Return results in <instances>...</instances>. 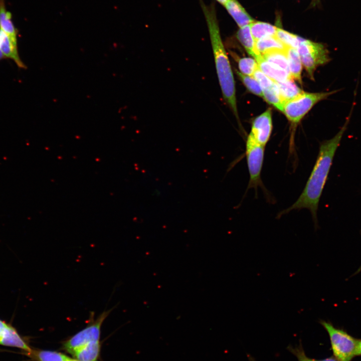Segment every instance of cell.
Segmentation results:
<instances>
[{
    "label": "cell",
    "instance_id": "7c38bea8",
    "mask_svg": "<svg viewBox=\"0 0 361 361\" xmlns=\"http://www.w3.org/2000/svg\"><path fill=\"white\" fill-rule=\"evenodd\" d=\"M224 7L240 28L249 25L254 21L237 0H230Z\"/></svg>",
    "mask_w": 361,
    "mask_h": 361
},
{
    "label": "cell",
    "instance_id": "9c48e42d",
    "mask_svg": "<svg viewBox=\"0 0 361 361\" xmlns=\"http://www.w3.org/2000/svg\"><path fill=\"white\" fill-rule=\"evenodd\" d=\"M0 29L17 46L18 31L13 23L11 13L7 9L5 0H0Z\"/></svg>",
    "mask_w": 361,
    "mask_h": 361
},
{
    "label": "cell",
    "instance_id": "52a82bcc",
    "mask_svg": "<svg viewBox=\"0 0 361 361\" xmlns=\"http://www.w3.org/2000/svg\"><path fill=\"white\" fill-rule=\"evenodd\" d=\"M111 310V309L103 311L96 319L94 313L91 312L87 326L66 341L63 344L64 348L72 354L77 349L91 341L100 340L102 324Z\"/></svg>",
    "mask_w": 361,
    "mask_h": 361
},
{
    "label": "cell",
    "instance_id": "d4e9b609",
    "mask_svg": "<svg viewBox=\"0 0 361 361\" xmlns=\"http://www.w3.org/2000/svg\"><path fill=\"white\" fill-rule=\"evenodd\" d=\"M237 60L238 67L241 73L243 74L252 76L255 70L258 67V64L256 60L251 58H238L233 55Z\"/></svg>",
    "mask_w": 361,
    "mask_h": 361
},
{
    "label": "cell",
    "instance_id": "603a6c76",
    "mask_svg": "<svg viewBox=\"0 0 361 361\" xmlns=\"http://www.w3.org/2000/svg\"><path fill=\"white\" fill-rule=\"evenodd\" d=\"M236 73L250 92L259 96L263 97V89L253 77L243 74L236 70Z\"/></svg>",
    "mask_w": 361,
    "mask_h": 361
},
{
    "label": "cell",
    "instance_id": "4dcf8cb0",
    "mask_svg": "<svg viewBox=\"0 0 361 361\" xmlns=\"http://www.w3.org/2000/svg\"><path fill=\"white\" fill-rule=\"evenodd\" d=\"M69 361H79V360H77V359H72V358H71Z\"/></svg>",
    "mask_w": 361,
    "mask_h": 361
},
{
    "label": "cell",
    "instance_id": "4fadbf2b",
    "mask_svg": "<svg viewBox=\"0 0 361 361\" xmlns=\"http://www.w3.org/2000/svg\"><path fill=\"white\" fill-rule=\"evenodd\" d=\"M0 49L6 58L12 59L20 68L26 69L25 64L21 60L15 45L9 37L0 29Z\"/></svg>",
    "mask_w": 361,
    "mask_h": 361
},
{
    "label": "cell",
    "instance_id": "30bf717a",
    "mask_svg": "<svg viewBox=\"0 0 361 361\" xmlns=\"http://www.w3.org/2000/svg\"><path fill=\"white\" fill-rule=\"evenodd\" d=\"M0 345L20 348L26 353L32 349L17 330L10 324L0 339Z\"/></svg>",
    "mask_w": 361,
    "mask_h": 361
},
{
    "label": "cell",
    "instance_id": "8992f818",
    "mask_svg": "<svg viewBox=\"0 0 361 361\" xmlns=\"http://www.w3.org/2000/svg\"><path fill=\"white\" fill-rule=\"evenodd\" d=\"M245 147V156L249 173L247 190L254 189L257 193L258 187H264L261 174L265 146L257 143L249 134L246 139Z\"/></svg>",
    "mask_w": 361,
    "mask_h": 361
},
{
    "label": "cell",
    "instance_id": "5b68a950",
    "mask_svg": "<svg viewBox=\"0 0 361 361\" xmlns=\"http://www.w3.org/2000/svg\"><path fill=\"white\" fill-rule=\"evenodd\" d=\"M297 50L302 64L309 77L313 79V74L319 66L327 64L330 61L329 52L325 46L300 38Z\"/></svg>",
    "mask_w": 361,
    "mask_h": 361
},
{
    "label": "cell",
    "instance_id": "277c9868",
    "mask_svg": "<svg viewBox=\"0 0 361 361\" xmlns=\"http://www.w3.org/2000/svg\"><path fill=\"white\" fill-rule=\"evenodd\" d=\"M340 90L318 93L303 92L297 97L285 103L282 112L291 122L292 126H295L315 104Z\"/></svg>",
    "mask_w": 361,
    "mask_h": 361
},
{
    "label": "cell",
    "instance_id": "ba28073f",
    "mask_svg": "<svg viewBox=\"0 0 361 361\" xmlns=\"http://www.w3.org/2000/svg\"><path fill=\"white\" fill-rule=\"evenodd\" d=\"M272 128L271 110L268 109L253 120L249 135L257 143L265 146L270 139Z\"/></svg>",
    "mask_w": 361,
    "mask_h": 361
},
{
    "label": "cell",
    "instance_id": "6da1fadb",
    "mask_svg": "<svg viewBox=\"0 0 361 361\" xmlns=\"http://www.w3.org/2000/svg\"><path fill=\"white\" fill-rule=\"evenodd\" d=\"M352 110L353 108H351L345 122L337 133L332 138L320 144L315 163L302 193L290 207L280 212L277 218L294 210L307 209L312 215L315 225H317V212L320 198L335 153L350 120Z\"/></svg>",
    "mask_w": 361,
    "mask_h": 361
},
{
    "label": "cell",
    "instance_id": "484cf974",
    "mask_svg": "<svg viewBox=\"0 0 361 361\" xmlns=\"http://www.w3.org/2000/svg\"><path fill=\"white\" fill-rule=\"evenodd\" d=\"M253 76L259 83L263 90L272 86L275 83L259 68L258 66L255 70Z\"/></svg>",
    "mask_w": 361,
    "mask_h": 361
},
{
    "label": "cell",
    "instance_id": "7402d4cb",
    "mask_svg": "<svg viewBox=\"0 0 361 361\" xmlns=\"http://www.w3.org/2000/svg\"><path fill=\"white\" fill-rule=\"evenodd\" d=\"M263 97L268 103L272 104L280 111H282L284 103L275 82L272 86L263 90Z\"/></svg>",
    "mask_w": 361,
    "mask_h": 361
},
{
    "label": "cell",
    "instance_id": "f1b7e54d",
    "mask_svg": "<svg viewBox=\"0 0 361 361\" xmlns=\"http://www.w3.org/2000/svg\"><path fill=\"white\" fill-rule=\"evenodd\" d=\"M218 2H219L221 5H223L224 6L226 4V3L229 1L230 0H216Z\"/></svg>",
    "mask_w": 361,
    "mask_h": 361
},
{
    "label": "cell",
    "instance_id": "9a60e30c",
    "mask_svg": "<svg viewBox=\"0 0 361 361\" xmlns=\"http://www.w3.org/2000/svg\"><path fill=\"white\" fill-rule=\"evenodd\" d=\"M255 48L260 56L273 50H286L288 47L284 45L275 36L263 38L256 41Z\"/></svg>",
    "mask_w": 361,
    "mask_h": 361
},
{
    "label": "cell",
    "instance_id": "7a4b0ae2",
    "mask_svg": "<svg viewBox=\"0 0 361 361\" xmlns=\"http://www.w3.org/2000/svg\"><path fill=\"white\" fill-rule=\"evenodd\" d=\"M201 6L207 22L216 69L223 98L239 120L235 80L220 32L214 5Z\"/></svg>",
    "mask_w": 361,
    "mask_h": 361
},
{
    "label": "cell",
    "instance_id": "2e32d148",
    "mask_svg": "<svg viewBox=\"0 0 361 361\" xmlns=\"http://www.w3.org/2000/svg\"><path fill=\"white\" fill-rule=\"evenodd\" d=\"M237 38L248 54L254 57L256 61L262 57L256 52L255 42L252 35L249 25L240 28L237 33Z\"/></svg>",
    "mask_w": 361,
    "mask_h": 361
},
{
    "label": "cell",
    "instance_id": "1f68e13d",
    "mask_svg": "<svg viewBox=\"0 0 361 361\" xmlns=\"http://www.w3.org/2000/svg\"><path fill=\"white\" fill-rule=\"evenodd\" d=\"M251 361H255V360H253V359H251Z\"/></svg>",
    "mask_w": 361,
    "mask_h": 361
},
{
    "label": "cell",
    "instance_id": "83f0119b",
    "mask_svg": "<svg viewBox=\"0 0 361 361\" xmlns=\"http://www.w3.org/2000/svg\"><path fill=\"white\" fill-rule=\"evenodd\" d=\"M9 325V324L5 321L0 319V339L5 332Z\"/></svg>",
    "mask_w": 361,
    "mask_h": 361
},
{
    "label": "cell",
    "instance_id": "ffe728a7",
    "mask_svg": "<svg viewBox=\"0 0 361 361\" xmlns=\"http://www.w3.org/2000/svg\"><path fill=\"white\" fill-rule=\"evenodd\" d=\"M26 354L36 361H69L71 359L63 353L51 350L32 349Z\"/></svg>",
    "mask_w": 361,
    "mask_h": 361
},
{
    "label": "cell",
    "instance_id": "3957f363",
    "mask_svg": "<svg viewBox=\"0 0 361 361\" xmlns=\"http://www.w3.org/2000/svg\"><path fill=\"white\" fill-rule=\"evenodd\" d=\"M320 323L329 335L334 356L338 361H351L361 355V339L354 338L328 322L321 320Z\"/></svg>",
    "mask_w": 361,
    "mask_h": 361
},
{
    "label": "cell",
    "instance_id": "ac0fdd59",
    "mask_svg": "<svg viewBox=\"0 0 361 361\" xmlns=\"http://www.w3.org/2000/svg\"><path fill=\"white\" fill-rule=\"evenodd\" d=\"M249 26L255 42L263 38L275 36L277 29V27L270 24L255 21Z\"/></svg>",
    "mask_w": 361,
    "mask_h": 361
},
{
    "label": "cell",
    "instance_id": "f546056e",
    "mask_svg": "<svg viewBox=\"0 0 361 361\" xmlns=\"http://www.w3.org/2000/svg\"><path fill=\"white\" fill-rule=\"evenodd\" d=\"M4 59H6V58L5 57L0 49V61Z\"/></svg>",
    "mask_w": 361,
    "mask_h": 361
},
{
    "label": "cell",
    "instance_id": "44dd1931",
    "mask_svg": "<svg viewBox=\"0 0 361 361\" xmlns=\"http://www.w3.org/2000/svg\"><path fill=\"white\" fill-rule=\"evenodd\" d=\"M286 50H273L262 55V56L266 61L281 68L290 74Z\"/></svg>",
    "mask_w": 361,
    "mask_h": 361
},
{
    "label": "cell",
    "instance_id": "4316f807",
    "mask_svg": "<svg viewBox=\"0 0 361 361\" xmlns=\"http://www.w3.org/2000/svg\"><path fill=\"white\" fill-rule=\"evenodd\" d=\"M289 350L296 356L298 361H338L334 357L322 359L311 358L306 355L301 345L295 348H289Z\"/></svg>",
    "mask_w": 361,
    "mask_h": 361
},
{
    "label": "cell",
    "instance_id": "cb8c5ba5",
    "mask_svg": "<svg viewBox=\"0 0 361 361\" xmlns=\"http://www.w3.org/2000/svg\"><path fill=\"white\" fill-rule=\"evenodd\" d=\"M275 36L286 47L297 49L300 37L277 28Z\"/></svg>",
    "mask_w": 361,
    "mask_h": 361
},
{
    "label": "cell",
    "instance_id": "5bb4252c",
    "mask_svg": "<svg viewBox=\"0 0 361 361\" xmlns=\"http://www.w3.org/2000/svg\"><path fill=\"white\" fill-rule=\"evenodd\" d=\"M100 347V340L91 341L77 349L71 354L79 361H96Z\"/></svg>",
    "mask_w": 361,
    "mask_h": 361
},
{
    "label": "cell",
    "instance_id": "e0dca14e",
    "mask_svg": "<svg viewBox=\"0 0 361 361\" xmlns=\"http://www.w3.org/2000/svg\"><path fill=\"white\" fill-rule=\"evenodd\" d=\"M286 55L290 74L292 79L301 83L302 62L296 49L288 47Z\"/></svg>",
    "mask_w": 361,
    "mask_h": 361
},
{
    "label": "cell",
    "instance_id": "d6986e66",
    "mask_svg": "<svg viewBox=\"0 0 361 361\" xmlns=\"http://www.w3.org/2000/svg\"><path fill=\"white\" fill-rule=\"evenodd\" d=\"M284 105L287 102L297 97L303 91L295 83L292 78L282 82H276Z\"/></svg>",
    "mask_w": 361,
    "mask_h": 361
},
{
    "label": "cell",
    "instance_id": "8fae6325",
    "mask_svg": "<svg viewBox=\"0 0 361 361\" xmlns=\"http://www.w3.org/2000/svg\"><path fill=\"white\" fill-rule=\"evenodd\" d=\"M256 62L259 68L268 77L275 82H282L292 78L290 74L281 68L271 64L265 60L262 56Z\"/></svg>",
    "mask_w": 361,
    "mask_h": 361
}]
</instances>
